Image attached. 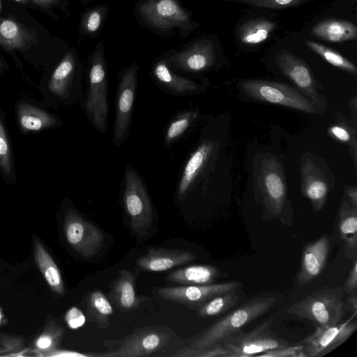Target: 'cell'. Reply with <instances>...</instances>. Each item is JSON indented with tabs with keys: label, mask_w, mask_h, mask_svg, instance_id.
I'll return each instance as SVG.
<instances>
[{
	"label": "cell",
	"mask_w": 357,
	"mask_h": 357,
	"mask_svg": "<svg viewBox=\"0 0 357 357\" xmlns=\"http://www.w3.org/2000/svg\"><path fill=\"white\" fill-rule=\"evenodd\" d=\"M198 111L185 109L176 115L167 125L164 134V145L169 149L181 138L197 120Z\"/></svg>",
	"instance_id": "obj_31"
},
{
	"label": "cell",
	"mask_w": 357,
	"mask_h": 357,
	"mask_svg": "<svg viewBox=\"0 0 357 357\" xmlns=\"http://www.w3.org/2000/svg\"><path fill=\"white\" fill-rule=\"evenodd\" d=\"M16 1H22V0H15Z\"/></svg>",
	"instance_id": "obj_47"
},
{
	"label": "cell",
	"mask_w": 357,
	"mask_h": 357,
	"mask_svg": "<svg viewBox=\"0 0 357 357\" xmlns=\"http://www.w3.org/2000/svg\"><path fill=\"white\" fill-rule=\"evenodd\" d=\"M0 175L5 184L17 182V168L12 139L8 128L6 113L0 107Z\"/></svg>",
	"instance_id": "obj_26"
},
{
	"label": "cell",
	"mask_w": 357,
	"mask_h": 357,
	"mask_svg": "<svg viewBox=\"0 0 357 357\" xmlns=\"http://www.w3.org/2000/svg\"><path fill=\"white\" fill-rule=\"evenodd\" d=\"M305 45L332 66L354 75L357 74L356 66L335 50L320 43L306 40Z\"/></svg>",
	"instance_id": "obj_33"
},
{
	"label": "cell",
	"mask_w": 357,
	"mask_h": 357,
	"mask_svg": "<svg viewBox=\"0 0 357 357\" xmlns=\"http://www.w3.org/2000/svg\"><path fill=\"white\" fill-rule=\"evenodd\" d=\"M241 89L252 100L280 105L310 114L317 113L311 101L287 84L267 80L246 79Z\"/></svg>",
	"instance_id": "obj_8"
},
{
	"label": "cell",
	"mask_w": 357,
	"mask_h": 357,
	"mask_svg": "<svg viewBox=\"0 0 357 357\" xmlns=\"http://www.w3.org/2000/svg\"><path fill=\"white\" fill-rule=\"evenodd\" d=\"M0 321H1V314H0Z\"/></svg>",
	"instance_id": "obj_48"
},
{
	"label": "cell",
	"mask_w": 357,
	"mask_h": 357,
	"mask_svg": "<svg viewBox=\"0 0 357 357\" xmlns=\"http://www.w3.org/2000/svg\"><path fill=\"white\" fill-rule=\"evenodd\" d=\"M141 15L157 29L190 26L188 13L176 0H149L139 7Z\"/></svg>",
	"instance_id": "obj_16"
},
{
	"label": "cell",
	"mask_w": 357,
	"mask_h": 357,
	"mask_svg": "<svg viewBox=\"0 0 357 357\" xmlns=\"http://www.w3.org/2000/svg\"><path fill=\"white\" fill-rule=\"evenodd\" d=\"M343 292L340 287L317 290L292 304L287 313L315 326L328 328L339 324L344 313Z\"/></svg>",
	"instance_id": "obj_2"
},
{
	"label": "cell",
	"mask_w": 357,
	"mask_h": 357,
	"mask_svg": "<svg viewBox=\"0 0 357 357\" xmlns=\"http://www.w3.org/2000/svg\"><path fill=\"white\" fill-rule=\"evenodd\" d=\"M276 65L280 70L288 79L293 82L307 98L317 112H324L326 109V100L317 86L311 70L300 58L288 50L281 51L276 57Z\"/></svg>",
	"instance_id": "obj_13"
},
{
	"label": "cell",
	"mask_w": 357,
	"mask_h": 357,
	"mask_svg": "<svg viewBox=\"0 0 357 357\" xmlns=\"http://www.w3.org/2000/svg\"><path fill=\"white\" fill-rule=\"evenodd\" d=\"M301 190L310 200L315 212L324 207L328 193V185L322 172L307 158L301 167Z\"/></svg>",
	"instance_id": "obj_22"
},
{
	"label": "cell",
	"mask_w": 357,
	"mask_h": 357,
	"mask_svg": "<svg viewBox=\"0 0 357 357\" xmlns=\"http://www.w3.org/2000/svg\"><path fill=\"white\" fill-rule=\"evenodd\" d=\"M5 66L3 61L0 59V70L5 69Z\"/></svg>",
	"instance_id": "obj_46"
},
{
	"label": "cell",
	"mask_w": 357,
	"mask_h": 357,
	"mask_svg": "<svg viewBox=\"0 0 357 357\" xmlns=\"http://www.w3.org/2000/svg\"><path fill=\"white\" fill-rule=\"evenodd\" d=\"M311 34L326 41L340 43L356 40L357 27L349 21L328 19L314 24L311 29Z\"/></svg>",
	"instance_id": "obj_28"
},
{
	"label": "cell",
	"mask_w": 357,
	"mask_h": 357,
	"mask_svg": "<svg viewBox=\"0 0 357 357\" xmlns=\"http://www.w3.org/2000/svg\"><path fill=\"white\" fill-rule=\"evenodd\" d=\"M242 284L238 281H230L205 285L160 287L156 288V292L165 301L197 310L213 297L236 291Z\"/></svg>",
	"instance_id": "obj_12"
},
{
	"label": "cell",
	"mask_w": 357,
	"mask_h": 357,
	"mask_svg": "<svg viewBox=\"0 0 357 357\" xmlns=\"http://www.w3.org/2000/svg\"><path fill=\"white\" fill-rule=\"evenodd\" d=\"M347 299L344 308L351 311L354 314H357V294L356 292L349 294Z\"/></svg>",
	"instance_id": "obj_43"
},
{
	"label": "cell",
	"mask_w": 357,
	"mask_h": 357,
	"mask_svg": "<svg viewBox=\"0 0 357 357\" xmlns=\"http://www.w3.org/2000/svg\"><path fill=\"white\" fill-rule=\"evenodd\" d=\"M229 351L218 343L206 348L192 349L188 347L177 351L173 356L178 357H229Z\"/></svg>",
	"instance_id": "obj_36"
},
{
	"label": "cell",
	"mask_w": 357,
	"mask_h": 357,
	"mask_svg": "<svg viewBox=\"0 0 357 357\" xmlns=\"http://www.w3.org/2000/svg\"><path fill=\"white\" fill-rule=\"evenodd\" d=\"M64 214L63 231L69 245L84 258L95 256L102 248L105 237L102 231L85 219L72 206Z\"/></svg>",
	"instance_id": "obj_10"
},
{
	"label": "cell",
	"mask_w": 357,
	"mask_h": 357,
	"mask_svg": "<svg viewBox=\"0 0 357 357\" xmlns=\"http://www.w3.org/2000/svg\"><path fill=\"white\" fill-rule=\"evenodd\" d=\"M273 317L265 320L249 331L238 330L225 337L220 342L229 352V357H249L289 346L291 343L271 330Z\"/></svg>",
	"instance_id": "obj_7"
},
{
	"label": "cell",
	"mask_w": 357,
	"mask_h": 357,
	"mask_svg": "<svg viewBox=\"0 0 357 357\" xmlns=\"http://www.w3.org/2000/svg\"><path fill=\"white\" fill-rule=\"evenodd\" d=\"M240 296L236 291L216 296L197 310L199 317L208 318L219 316L229 312L239 302Z\"/></svg>",
	"instance_id": "obj_32"
},
{
	"label": "cell",
	"mask_w": 357,
	"mask_h": 357,
	"mask_svg": "<svg viewBox=\"0 0 357 357\" xmlns=\"http://www.w3.org/2000/svg\"><path fill=\"white\" fill-rule=\"evenodd\" d=\"M257 185L261 195V202L265 213L264 218L266 220L278 219L284 225H290L291 220L287 217L286 209L285 182L275 159L267 158L262 162Z\"/></svg>",
	"instance_id": "obj_6"
},
{
	"label": "cell",
	"mask_w": 357,
	"mask_h": 357,
	"mask_svg": "<svg viewBox=\"0 0 357 357\" xmlns=\"http://www.w3.org/2000/svg\"><path fill=\"white\" fill-rule=\"evenodd\" d=\"M64 330L54 321L50 322L45 330L36 342V348L40 351L50 352L57 347Z\"/></svg>",
	"instance_id": "obj_35"
},
{
	"label": "cell",
	"mask_w": 357,
	"mask_h": 357,
	"mask_svg": "<svg viewBox=\"0 0 357 357\" xmlns=\"http://www.w3.org/2000/svg\"><path fill=\"white\" fill-rule=\"evenodd\" d=\"M218 267L211 265H192L175 270L165 277V280L184 286L213 284L227 276Z\"/></svg>",
	"instance_id": "obj_24"
},
{
	"label": "cell",
	"mask_w": 357,
	"mask_h": 357,
	"mask_svg": "<svg viewBox=\"0 0 357 357\" xmlns=\"http://www.w3.org/2000/svg\"><path fill=\"white\" fill-rule=\"evenodd\" d=\"M24 33L13 21H0V43L8 48H19L24 44Z\"/></svg>",
	"instance_id": "obj_34"
},
{
	"label": "cell",
	"mask_w": 357,
	"mask_h": 357,
	"mask_svg": "<svg viewBox=\"0 0 357 357\" xmlns=\"http://www.w3.org/2000/svg\"><path fill=\"white\" fill-rule=\"evenodd\" d=\"M329 132L336 139L341 142L350 144L353 146L354 160H356V139H352V134L351 129L347 126L344 125H334L329 129Z\"/></svg>",
	"instance_id": "obj_38"
},
{
	"label": "cell",
	"mask_w": 357,
	"mask_h": 357,
	"mask_svg": "<svg viewBox=\"0 0 357 357\" xmlns=\"http://www.w3.org/2000/svg\"><path fill=\"white\" fill-rule=\"evenodd\" d=\"M102 20V12L99 10H93L86 15L84 20V26L89 33L96 32L100 26Z\"/></svg>",
	"instance_id": "obj_41"
},
{
	"label": "cell",
	"mask_w": 357,
	"mask_h": 357,
	"mask_svg": "<svg viewBox=\"0 0 357 357\" xmlns=\"http://www.w3.org/2000/svg\"><path fill=\"white\" fill-rule=\"evenodd\" d=\"M137 65L133 63L119 77L112 132V141L116 147L121 146L126 141L130 132L137 86Z\"/></svg>",
	"instance_id": "obj_9"
},
{
	"label": "cell",
	"mask_w": 357,
	"mask_h": 357,
	"mask_svg": "<svg viewBox=\"0 0 357 357\" xmlns=\"http://www.w3.org/2000/svg\"><path fill=\"white\" fill-rule=\"evenodd\" d=\"M169 64L188 73H198L211 67L215 62L213 43L210 40H201L187 50L170 57Z\"/></svg>",
	"instance_id": "obj_20"
},
{
	"label": "cell",
	"mask_w": 357,
	"mask_h": 357,
	"mask_svg": "<svg viewBox=\"0 0 357 357\" xmlns=\"http://www.w3.org/2000/svg\"><path fill=\"white\" fill-rule=\"evenodd\" d=\"M303 347L300 344L296 346H287L281 348L271 349L256 356L261 357H298L303 356L302 353Z\"/></svg>",
	"instance_id": "obj_39"
},
{
	"label": "cell",
	"mask_w": 357,
	"mask_h": 357,
	"mask_svg": "<svg viewBox=\"0 0 357 357\" xmlns=\"http://www.w3.org/2000/svg\"><path fill=\"white\" fill-rule=\"evenodd\" d=\"M123 184V202L131 228L144 236L153 225V208L144 182L130 164L125 168Z\"/></svg>",
	"instance_id": "obj_5"
},
{
	"label": "cell",
	"mask_w": 357,
	"mask_h": 357,
	"mask_svg": "<svg viewBox=\"0 0 357 357\" xmlns=\"http://www.w3.org/2000/svg\"><path fill=\"white\" fill-rule=\"evenodd\" d=\"M345 194L349 203L357 208V189L354 186L345 188Z\"/></svg>",
	"instance_id": "obj_44"
},
{
	"label": "cell",
	"mask_w": 357,
	"mask_h": 357,
	"mask_svg": "<svg viewBox=\"0 0 357 357\" xmlns=\"http://www.w3.org/2000/svg\"><path fill=\"white\" fill-rule=\"evenodd\" d=\"M0 8H1V3H0Z\"/></svg>",
	"instance_id": "obj_49"
},
{
	"label": "cell",
	"mask_w": 357,
	"mask_h": 357,
	"mask_svg": "<svg viewBox=\"0 0 357 357\" xmlns=\"http://www.w3.org/2000/svg\"><path fill=\"white\" fill-rule=\"evenodd\" d=\"M275 28V24L267 20H249L241 25L238 36L239 40L244 44H259L269 37Z\"/></svg>",
	"instance_id": "obj_30"
},
{
	"label": "cell",
	"mask_w": 357,
	"mask_h": 357,
	"mask_svg": "<svg viewBox=\"0 0 357 357\" xmlns=\"http://www.w3.org/2000/svg\"><path fill=\"white\" fill-rule=\"evenodd\" d=\"M152 75L163 91L173 96L183 97L205 91L203 86L195 81L174 73L166 59L160 60L154 65Z\"/></svg>",
	"instance_id": "obj_19"
},
{
	"label": "cell",
	"mask_w": 357,
	"mask_h": 357,
	"mask_svg": "<svg viewBox=\"0 0 357 357\" xmlns=\"http://www.w3.org/2000/svg\"><path fill=\"white\" fill-rule=\"evenodd\" d=\"M327 235L306 243L303 249L298 283L303 286L314 280L324 269L330 251Z\"/></svg>",
	"instance_id": "obj_18"
},
{
	"label": "cell",
	"mask_w": 357,
	"mask_h": 357,
	"mask_svg": "<svg viewBox=\"0 0 357 357\" xmlns=\"http://www.w3.org/2000/svg\"><path fill=\"white\" fill-rule=\"evenodd\" d=\"M170 340V333L164 328L146 327L135 331L121 340L115 349L102 354L111 357H142L149 356L163 349Z\"/></svg>",
	"instance_id": "obj_15"
},
{
	"label": "cell",
	"mask_w": 357,
	"mask_h": 357,
	"mask_svg": "<svg viewBox=\"0 0 357 357\" xmlns=\"http://www.w3.org/2000/svg\"><path fill=\"white\" fill-rule=\"evenodd\" d=\"M65 321L68 328L73 330L77 329L84 325L86 317L77 307H72L65 315Z\"/></svg>",
	"instance_id": "obj_40"
},
{
	"label": "cell",
	"mask_w": 357,
	"mask_h": 357,
	"mask_svg": "<svg viewBox=\"0 0 357 357\" xmlns=\"http://www.w3.org/2000/svg\"><path fill=\"white\" fill-rule=\"evenodd\" d=\"M213 151V143L204 141L190 154L178 181L176 197L183 201L187 196L196 178L203 170Z\"/></svg>",
	"instance_id": "obj_23"
},
{
	"label": "cell",
	"mask_w": 357,
	"mask_h": 357,
	"mask_svg": "<svg viewBox=\"0 0 357 357\" xmlns=\"http://www.w3.org/2000/svg\"><path fill=\"white\" fill-rule=\"evenodd\" d=\"M356 315L328 328L315 326L314 332L299 342L303 357L323 356L346 342L357 329Z\"/></svg>",
	"instance_id": "obj_14"
},
{
	"label": "cell",
	"mask_w": 357,
	"mask_h": 357,
	"mask_svg": "<svg viewBox=\"0 0 357 357\" xmlns=\"http://www.w3.org/2000/svg\"><path fill=\"white\" fill-rule=\"evenodd\" d=\"M16 126L21 135L40 133L63 126V120L42 101L21 96L14 102Z\"/></svg>",
	"instance_id": "obj_11"
},
{
	"label": "cell",
	"mask_w": 357,
	"mask_h": 357,
	"mask_svg": "<svg viewBox=\"0 0 357 357\" xmlns=\"http://www.w3.org/2000/svg\"><path fill=\"white\" fill-rule=\"evenodd\" d=\"M33 1H35L36 3H38L40 6H43L51 5L57 1V0H33Z\"/></svg>",
	"instance_id": "obj_45"
},
{
	"label": "cell",
	"mask_w": 357,
	"mask_h": 357,
	"mask_svg": "<svg viewBox=\"0 0 357 357\" xmlns=\"http://www.w3.org/2000/svg\"><path fill=\"white\" fill-rule=\"evenodd\" d=\"M136 275L126 269H119L117 276L112 284L109 298L115 306L122 311L138 308L146 299L136 293Z\"/></svg>",
	"instance_id": "obj_21"
},
{
	"label": "cell",
	"mask_w": 357,
	"mask_h": 357,
	"mask_svg": "<svg viewBox=\"0 0 357 357\" xmlns=\"http://www.w3.org/2000/svg\"><path fill=\"white\" fill-rule=\"evenodd\" d=\"M276 302L272 296H260L243 303L202 331L188 347L199 349L220 343L225 337L265 314Z\"/></svg>",
	"instance_id": "obj_1"
},
{
	"label": "cell",
	"mask_w": 357,
	"mask_h": 357,
	"mask_svg": "<svg viewBox=\"0 0 357 357\" xmlns=\"http://www.w3.org/2000/svg\"><path fill=\"white\" fill-rule=\"evenodd\" d=\"M337 230L346 258L354 259L357 251V208L347 199L342 202L339 210Z\"/></svg>",
	"instance_id": "obj_25"
},
{
	"label": "cell",
	"mask_w": 357,
	"mask_h": 357,
	"mask_svg": "<svg viewBox=\"0 0 357 357\" xmlns=\"http://www.w3.org/2000/svg\"><path fill=\"white\" fill-rule=\"evenodd\" d=\"M108 77L106 62L100 45L93 54L89 70V81L84 109L93 127L101 133L107 130Z\"/></svg>",
	"instance_id": "obj_4"
},
{
	"label": "cell",
	"mask_w": 357,
	"mask_h": 357,
	"mask_svg": "<svg viewBox=\"0 0 357 357\" xmlns=\"http://www.w3.org/2000/svg\"><path fill=\"white\" fill-rule=\"evenodd\" d=\"M33 247L36 264L44 279L56 294L64 295L65 288L59 267L36 236L33 240Z\"/></svg>",
	"instance_id": "obj_27"
},
{
	"label": "cell",
	"mask_w": 357,
	"mask_h": 357,
	"mask_svg": "<svg viewBox=\"0 0 357 357\" xmlns=\"http://www.w3.org/2000/svg\"><path fill=\"white\" fill-rule=\"evenodd\" d=\"M38 91L42 102L50 109L76 104L81 92L76 77V62L68 52L56 66L40 81Z\"/></svg>",
	"instance_id": "obj_3"
},
{
	"label": "cell",
	"mask_w": 357,
	"mask_h": 357,
	"mask_svg": "<svg viewBox=\"0 0 357 357\" xmlns=\"http://www.w3.org/2000/svg\"><path fill=\"white\" fill-rule=\"evenodd\" d=\"M357 289V258L353 259V263L344 282V290L348 294L356 292Z\"/></svg>",
	"instance_id": "obj_42"
},
{
	"label": "cell",
	"mask_w": 357,
	"mask_h": 357,
	"mask_svg": "<svg viewBox=\"0 0 357 357\" xmlns=\"http://www.w3.org/2000/svg\"><path fill=\"white\" fill-rule=\"evenodd\" d=\"M193 252L176 248H149L136 261L139 272H160L187 264L196 260Z\"/></svg>",
	"instance_id": "obj_17"
},
{
	"label": "cell",
	"mask_w": 357,
	"mask_h": 357,
	"mask_svg": "<svg viewBox=\"0 0 357 357\" xmlns=\"http://www.w3.org/2000/svg\"><path fill=\"white\" fill-rule=\"evenodd\" d=\"M267 8H279L292 6L304 2L305 0H229Z\"/></svg>",
	"instance_id": "obj_37"
},
{
	"label": "cell",
	"mask_w": 357,
	"mask_h": 357,
	"mask_svg": "<svg viewBox=\"0 0 357 357\" xmlns=\"http://www.w3.org/2000/svg\"><path fill=\"white\" fill-rule=\"evenodd\" d=\"M113 307L100 290L91 291L87 300V317L90 321H93L100 328H107L110 323V317L113 314Z\"/></svg>",
	"instance_id": "obj_29"
}]
</instances>
